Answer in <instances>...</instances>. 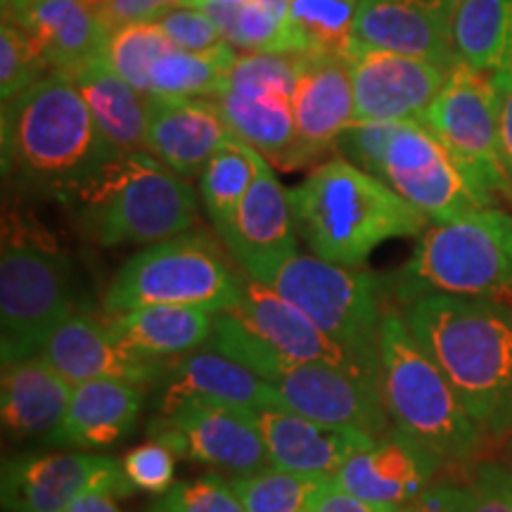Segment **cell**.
Segmentation results:
<instances>
[{"instance_id":"4fadbf2b","label":"cell","mask_w":512,"mask_h":512,"mask_svg":"<svg viewBox=\"0 0 512 512\" xmlns=\"http://www.w3.org/2000/svg\"><path fill=\"white\" fill-rule=\"evenodd\" d=\"M278 389L285 411L342 430L380 439L392 430L380 384L325 363H297L275 356L261 375Z\"/></svg>"},{"instance_id":"7402d4cb","label":"cell","mask_w":512,"mask_h":512,"mask_svg":"<svg viewBox=\"0 0 512 512\" xmlns=\"http://www.w3.org/2000/svg\"><path fill=\"white\" fill-rule=\"evenodd\" d=\"M230 311L256 337L264 339L268 347L278 351L280 356L290 358V361L325 363V366L349 370V373L363 377V380L380 384V377L363 368L354 356H349L339 344L332 342L323 330L316 328L287 299L280 297L271 285H264L245 275L240 302Z\"/></svg>"},{"instance_id":"ac0fdd59","label":"cell","mask_w":512,"mask_h":512,"mask_svg":"<svg viewBox=\"0 0 512 512\" xmlns=\"http://www.w3.org/2000/svg\"><path fill=\"white\" fill-rule=\"evenodd\" d=\"M292 110L297 143L285 171L302 169L337 150L342 133L356 121L354 86L342 55H302Z\"/></svg>"},{"instance_id":"db71d44e","label":"cell","mask_w":512,"mask_h":512,"mask_svg":"<svg viewBox=\"0 0 512 512\" xmlns=\"http://www.w3.org/2000/svg\"><path fill=\"white\" fill-rule=\"evenodd\" d=\"M88 3H91V5H93V8H95V5H100V3H102V0H88Z\"/></svg>"},{"instance_id":"cb8c5ba5","label":"cell","mask_w":512,"mask_h":512,"mask_svg":"<svg viewBox=\"0 0 512 512\" xmlns=\"http://www.w3.org/2000/svg\"><path fill=\"white\" fill-rule=\"evenodd\" d=\"M74 384L57 373L41 354L3 363L0 418L12 439H53L60 430Z\"/></svg>"},{"instance_id":"2e32d148","label":"cell","mask_w":512,"mask_h":512,"mask_svg":"<svg viewBox=\"0 0 512 512\" xmlns=\"http://www.w3.org/2000/svg\"><path fill=\"white\" fill-rule=\"evenodd\" d=\"M294 230L290 190L283 188L273 164L261 155L259 171L221 242L242 273L271 285L280 268L299 254Z\"/></svg>"},{"instance_id":"8d00e7d4","label":"cell","mask_w":512,"mask_h":512,"mask_svg":"<svg viewBox=\"0 0 512 512\" xmlns=\"http://www.w3.org/2000/svg\"><path fill=\"white\" fill-rule=\"evenodd\" d=\"M171 48L174 43L169 41V36L157 22H138L107 34L100 57L121 79L147 95L152 64Z\"/></svg>"},{"instance_id":"f546056e","label":"cell","mask_w":512,"mask_h":512,"mask_svg":"<svg viewBox=\"0 0 512 512\" xmlns=\"http://www.w3.org/2000/svg\"><path fill=\"white\" fill-rule=\"evenodd\" d=\"M214 100L219 102L223 119L235 138L259 150L271 164L285 169L297 143L292 95L242 93L226 88Z\"/></svg>"},{"instance_id":"9c48e42d","label":"cell","mask_w":512,"mask_h":512,"mask_svg":"<svg viewBox=\"0 0 512 512\" xmlns=\"http://www.w3.org/2000/svg\"><path fill=\"white\" fill-rule=\"evenodd\" d=\"M271 287L380 377V330L387 311L382 304L387 285L380 275L330 264L316 254H297L280 268Z\"/></svg>"},{"instance_id":"d6986e66","label":"cell","mask_w":512,"mask_h":512,"mask_svg":"<svg viewBox=\"0 0 512 512\" xmlns=\"http://www.w3.org/2000/svg\"><path fill=\"white\" fill-rule=\"evenodd\" d=\"M444 465L422 441L392 425L366 451L356 453L332 477L335 486L380 510L413 503Z\"/></svg>"},{"instance_id":"9a60e30c","label":"cell","mask_w":512,"mask_h":512,"mask_svg":"<svg viewBox=\"0 0 512 512\" xmlns=\"http://www.w3.org/2000/svg\"><path fill=\"white\" fill-rule=\"evenodd\" d=\"M342 57L354 86L356 121H422L448 76L437 62L354 41Z\"/></svg>"},{"instance_id":"d590c367","label":"cell","mask_w":512,"mask_h":512,"mask_svg":"<svg viewBox=\"0 0 512 512\" xmlns=\"http://www.w3.org/2000/svg\"><path fill=\"white\" fill-rule=\"evenodd\" d=\"M230 484L247 512H313L332 486V477L299 475L271 465L252 475L230 477Z\"/></svg>"},{"instance_id":"484cf974","label":"cell","mask_w":512,"mask_h":512,"mask_svg":"<svg viewBox=\"0 0 512 512\" xmlns=\"http://www.w3.org/2000/svg\"><path fill=\"white\" fill-rule=\"evenodd\" d=\"M34 38L50 72L74 74L100 57L105 31L88 0H31L24 8L5 12Z\"/></svg>"},{"instance_id":"1f68e13d","label":"cell","mask_w":512,"mask_h":512,"mask_svg":"<svg viewBox=\"0 0 512 512\" xmlns=\"http://www.w3.org/2000/svg\"><path fill=\"white\" fill-rule=\"evenodd\" d=\"M235 48L228 41L209 50L171 48L152 64L150 98H211L226 88Z\"/></svg>"},{"instance_id":"e0dca14e","label":"cell","mask_w":512,"mask_h":512,"mask_svg":"<svg viewBox=\"0 0 512 512\" xmlns=\"http://www.w3.org/2000/svg\"><path fill=\"white\" fill-rule=\"evenodd\" d=\"M38 354L72 384L119 380L145 389L162 382L169 368L162 358H147L126 347L107 316L88 311L64 318Z\"/></svg>"},{"instance_id":"7bdbcfd3","label":"cell","mask_w":512,"mask_h":512,"mask_svg":"<svg viewBox=\"0 0 512 512\" xmlns=\"http://www.w3.org/2000/svg\"><path fill=\"white\" fill-rule=\"evenodd\" d=\"M394 126L396 121H354L339 138L337 152L358 169L375 176L384 152H387Z\"/></svg>"},{"instance_id":"30bf717a","label":"cell","mask_w":512,"mask_h":512,"mask_svg":"<svg viewBox=\"0 0 512 512\" xmlns=\"http://www.w3.org/2000/svg\"><path fill=\"white\" fill-rule=\"evenodd\" d=\"M441 140L460 171L479 195L494 207L496 197L512 192L498 150V91L494 76L477 72L465 62L448 69L446 83L422 117Z\"/></svg>"},{"instance_id":"83f0119b","label":"cell","mask_w":512,"mask_h":512,"mask_svg":"<svg viewBox=\"0 0 512 512\" xmlns=\"http://www.w3.org/2000/svg\"><path fill=\"white\" fill-rule=\"evenodd\" d=\"M72 79L91 110L95 124L114 150L119 152H147V112L150 98L126 83L102 57H95Z\"/></svg>"},{"instance_id":"7a4b0ae2","label":"cell","mask_w":512,"mask_h":512,"mask_svg":"<svg viewBox=\"0 0 512 512\" xmlns=\"http://www.w3.org/2000/svg\"><path fill=\"white\" fill-rule=\"evenodd\" d=\"M403 318L482 430L501 425L512 406V294H430Z\"/></svg>"},{"instance_id":"3957f363","label":"cell","mask_w":512,"mask_h":512,"mask_svg":"<svg viewBox=\"0 0 512 512\" xmlns=\"http://www.w3.org/2000/svg\"><path fill=\"white\" fill-rule=\"evenodd\" d=\"M294 226L318 259L361 268L387 240L427 230L422 211L344 157L328 159L290 190Z\"/></svg>"},{"instance_id":"4dcf8cb0","label":"cell","mask_w":512,"mask_h":512,"mask_svg":"<svg viewBox=\"0 0 512 512\" xmlns=\"http://www.w3.org/2000/svg\"><path fill=\"white\" fill-rule=\"evenodd\" d=\"M453 48L477 72L512 74V0H458Z\"/></svg>"},{"instance_id":"5bb4252c","label":"cell","mask_w":512,"mask_h":512,"mask_svg":"<svg viewBox=\"0 0 512 512\" xmlns=\"http://www.w3.org/2000/svg\"><path fill=\"white\" fill-rule=\"evenodd\" d=\"M88 491L133 494L121 460L95 453L15 456L3 460L0 498L8 512H67Z\"/></svg>"},{"instance_id":"5b68a950","label":"cell","mask_w":512,"mask_h":512,"mask_svg":"<svg viewBox=\"0 0 512 512\" xmlns=\"http://www.w3.org/2000/svg\"><path fill=\"white\" fill-rule=\"evenodd\" d=\"M380 387L394 425L422 441L441 463H463L475 453L482 425L467 413L394 306H387L382 318Z\"/></svg>"},{"instance_id":"bcb514c9","label":"cell","mask_w":512,"mask_h":512,"mask_svg":"<svg viewBox=\"0 0 512 512\" xmlns=\"http://www.w3.org/2000/svg\"><path fill=\"white\" fill-rule=\"evenodd\" d=\"M498 91V150L512 192V74L494 76Z\"/></svg>"},{"instance_id":"ffe728a7","label":"cell","mask_w":512,"mask_h":512,"mask_svg":"<svg viewBox=\"0 0 512 512\" xmlns=\"http://www.w3.org/2000/svg\"><path fill=\"white\" fill-rule=\"evenodd\" d=\"M456 8L458 0H358L351 41L451 69Z\"/></svg>"},{"instance_id":"836d02e7","label":"cell","mask_w":512,"mask_h":512,"mask_svg":"<svg viewBox=\"0 0 512 512\" xmlns=\"http://www.w3.org/2000/svg\"><path fill=\"white\" fill-rule=\"evenodd\" d=\"M207 12L219 22L223 41L242 53H294L290 0H245Z\"/></svg>"},{"instance_id":"f907efd6","label":"cell","mask_w":512,"mask_h":512,"mask_svg":"<svg viewBox=\"0 0 512 512\" xmlns=\"http://www.w3.org/2000/svg\"><path fill=\"white\" fill-rule=\"evenodd\" d=\"M159 10H171V8H183L188 0H152Z\"/></svg>"},{"instance_id":"f1b7e54d","label":"cell","mask_w":512,"mask_h":512,"mask_svg":"<svg viewBox=\"0 0 512 512\" xmlns=\"http://www.w3.org/2000/svg\"><path fill=\"white\" fill-rule=\"evenodd\" d=\"M107 320L126 347L162 361L204 349L214 330V313L192 306H145Z\"/></svg>"},{"instance_id":"d4e9b609","label":"cell","mask_w":512,"mask_h":512,"mask_svg":"<svg viewBox=\"0 0 512 512\" xmlns=\"http://www.w3.org/2000/svg\"><path fill=\"white\" fill-rule=\"evenodd\" d=\"M162 401L202 399L230 408H275L285 411L278 389L271 382L211 349L178 356L166 368Z\"/></svg>"},{"instance_id":"60d3db41","label":"cell","mask_w":512,"mask_h":512,"mask_svg":"<svg viewBox=\"0 0 512 512\" xmlns=\"http://www.w3.org/2000/svg\"><path fill=\"white\" fill-rule=\"evenodd\" d=\"M124 472L133 489L145 491V494L162 496L174 486L176 475V456L171 448H166L159 441H147L131 451H126Z\"/></svg>"},{"instance_id":"f35d334b","label":"cell","mask_w":512,"mask_h":512,"mask_svg":"<svg viewBox=\"0 0 512 512\" xmlns=\"http://www.w3.org/2000/svg\"><path fill=\"white\" fill-rule=\"evenodd\" d=\"M50 72L41 48L10 19L0 24V98L8 102Z\"/></svg>"},{"instance_id":"7dc6e473","label":"cell","mask_w":512,"mask_h":512,"mask_svg":"<svg viewBox=\"0 0 512 512\" xmlns=\"http://www.w3.org/2000/svg\"><path fill=\"white\" fill-rule=\"evenodd\" d=\"M313 512H392V510L375 508V505L347 494V491H342L339 486H335V482H332V486L325 491V496L320 498Z\"/></svg>"},{"instance_id":"6da1fadb","label":"cell","mask_w":512,"mask_h":512,"mask_svg":"<svg viewBox=\"0 0 512 512\" xmlns=\"http://www.w3.org/2000/svg\"><path fill=\"white\" fill-rule=\"evenodd\" d=\"M3 171L24 190L69 202L121 152L102 136L72 74L48 72L3 102Z\"/></svg>"},{"instance_id":"52a82bcc","label":"cell","mask_w":512,"mask_h":512,"mask_svg":"<svg viewBox=\"0 0 512 512\" xmlns=\"http://www.w3.org/2000/svg\"><path fill=\"white\" fill-rule=\"evenodd\" d=\"M74 309V271L62 247L34 223L12 216L0 249V356H36Z\"/></svg>"},{"instance_id":"8992f818","label":"cell","mask_w":512,"mask_h":512,"mask_svg":"<svg viewBox=\"0 0 512 512\" xmlns=\"http://www.w3.org/2000/svg\"><path fill=\"white\" fill-rule=\"evenodd\" d=\"M392 290L406 306L430 294H512V214L491 207L434 223Z\"/></svg>"},{"instance_id":"44dd1931","label":"cell","mask_w":512,"mask_h":512,"mask_svg":"<svg viewBox=\"0 0 512 512\" xmlns=\"http://www.w3.org/2000/svg\"><path fill=\"white\" fill-rule=\"evenodd\" d=\"M245 418L264 439L271 465L299 475L335 477L349 458L377 441L366 432L320 425L275 408H245Z\"/></svg>"},{"instance_id":"681fc988","label":"cell","mask_w":512,"mask_h":512,"mask_svg":"<svg viewBox=\"0 0 512 512\" xmlns=\"http://www.w3.org/2000/svg\"><path fill=\"white\" fill-rule=\"evenodd\" d=\"M240 3H245V0H188L183 8L209 10V8H216V5H240Z\"/></svg>"},{"instance_id":"f6af8a7d","label":"cell","mask_w":512,"mask_h":512,"mask_svg":"<svg viewBox=\"0 0 512 512\" xmlns=\"http://www.w3.org/2000/svg\"><path fill=\"white\" fill-rule=\"evenodd\" d=\"M162 12L166 10H159L152 0H102L100 5H95V15L105 36L128 24L157 22Z\"/></svg>"},{"instance_id":"ab89813d","label":"cell","mask_w":512,"mask_h":512,"mask_svg":"<svg viewBox=\"0 0 512 512\" xmlns=\"http://www.w3.org/2000/svg\"><path fill=\"white\" fill-rule=\"evenodd\" d=\"M150 512H247L230 479L207 475L174 484Z\"/></svg>"},{"instance_id":"603a6c76","label":"cell","mask_w":512,"mask_h":512,"mask_svg":"<svg viewBox=\"0 0 512 512\" xmlns=\"http://www.w3.org/2000/svg\"><path fill=\"white\" fill-rule=\"evenodd\" d=\"M228 138H233V133L216 100L150 98L147 152L178 176L188 181L200 178L204 166Z\"/></svg>"},{"instance_id":"277c9868","label":"cell","mask_w":512,"mask_h":512,"mask_svg":"<svg viewBox=\"0 0 512 512\" xmlns=\"http://www.w3.org/2000/svg\"><path fill=\"white\" fill-rule=\"evenodd\" d=\"M76 226L102 247L157 245L188 233L197 195L150 152H121L67 202Z\"/></svg>"},{"instance_id":"816d5d0a","label":"cell","mask_w":512,"mask_h":512,"mask_svg":"<svg viewBox=\"0 0 512 512\" xmlns=\"http://www.w3.org/2000/svg\"><path fill=\"white\" fill-rule=\"evenodd\" d=\"M0 3H3V15H5V12L24 8V5H29L31 0H0Z\"/></svg>"},{"instance_id":"e575fe53","label":"cell","mask_w":512,"mask_h":512,"mask_svg":"<svg viewBox=\"0 0 512 512\" xmlns=\"http://www.w3.org/2000/svg\"><path fill=\"white\" fill-rule=\"evenodd\" d=\"M356 10L358 0H290L294 55H344Z\"/></svg>"},{"instance_id":"ee69618b","label":"cell","mask_w":512,"mask_h":512,"mask_svg":"<svg viewBox=\"0 0 512 512\" xmlns=\"http://www.w3.org/2000/svg\"><path fill=\"white\" fill-rule=\"evenodd\" d=\"M169 41L181 50H209L223 43L219 22L200 8H171L157 17Z\"/></svg>"},{"instance_id":"b9f144b4","label":"cell","mask_w":512,"mask_h":512,"mask_svg":"<svg viewBox=\"0 0 512 512\" xmlns=\"http://www.w3.org/2000/svg\"><path fill=\"white\" fill-rule=\"evenodd\" d=\"M453 512H512V470L482 465L472 482L460 486Z\"/></svg>"},{"instance_id":"7c38bea8","label":"cell","mask_w":512,"mask_h":512,"mask_svg":"<svg viewBox=\"0 0 512 512\" xmlns=\"http://www.w3.org/2000/svg\"><path fill=\"white\" fill-rule=\"evenodd\" d=\"M147 434L174 451L176 458L202 463L230 475H252L271 467L264 439L245 418V408L202 399L159 403Z\"/></svg>"},{"instance_id":"ba28073f","label":"cell","mask_w":512,"mask_h":512,"mask_svg":"<svg viewBox=\"0 0 512 512\" xmlns=\"http://www.w3.org/2000/svg\"><path fill=\"white\" fill-rule=\"evenodd\" d=\"M245 273L228 264L202 233H183L133 254L107 287V316L145 306H192L209 313L235 309Z\"/></svg>"},{"instance_id":"74e56055","label":"cell","mask_w":512,"mask_h":512,"mask_svg":"<svg viewBox=\"0 0 512 512\" xmlns=\"http://www.w3.org/2000/svg\"><path fill=\"white\" fill-rule=\"evenodd\" d=\"M302 55L294 53H240L228 72V91L292 95ZM223 88V91H226Z\"/></svg>"},{"instance_id":"d6a6232c","label":"cell","mask_w":512,"mask_h":512,"mask_svg":"<svg viewBox=\"0 0 512 512\" xmlns=\"http://www.w3.org/2000/svg\"><path fill=\"white\" fill-rule=\"evenodd\" d=\"M259 159V150L233 136L214 152V157L204 166L200 176V197L219 238L230 228L235 211L245 200L249 185L259 171Z\"/></svg>"},{"instance_id":"4316f807","label":"cell","mask_w":512,"mask_h":512,"mask_svg":"<svg viewBox=\"0 0 512 512\" xmlns=\"http://www.w3.org/2000/svg\"><path fill=\"white\" fill-rule=\"evenodd\" d=\"M143 389L119 380L74 384L72 401L50 444L69 448H107L119 444L136 427Z\"/></svg>"},{"instance_id":"8fae6325","label":"cell","mask_w":512,"mask_h":512,"mask_svg":"<svg viewBox=\"0 0 512 512\" xmlns=\"http://www.w3.org/2000/svg\"><path fill=\"white\" fill-rule=\"evenodd\" d=\"M375 178L434 223L453 221L491 204L422 121H396Z\"/></svg>"},{"instance_id":"f5cc1de1","label":"cell","mask_w":512,"mask_h":512,"mask_svg":"<svg viewBox=\"0 0 512 512\" xmlns=\"http://www.w3.org/2000/svg\"><path fill=\"white\" fill-rule=\"evenodd\" d=\"M392 512H422V510L415 503H408V505H403V508H396Z\"/></svg>"},{"instance_id":"c3c4849f","label":"cell","mask_w":512,"mask_h":512,"mask_svg":"<svg viewBox=\"0 0 512 512\" xmlns=\"http://www.w3.org/2000/svg\"><path fill=\"white\" fill-rule=\"evenodd\" d=\"M119 496L112 491H88L69 505L67 512H121Z\"/></svg>"}]
</instances>
